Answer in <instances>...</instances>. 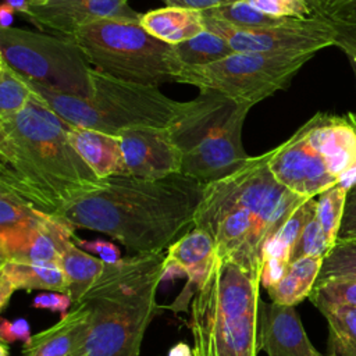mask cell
<instances>
[{
  "instance_id": "1",
  "label": "cell",
  "mask_w": 356,
  "mask_h": 356,
  "mask_svg": "<svg viewBox=\"0 0 356 356\" xmlns=\"http://www.w3.org/2000/svg\"><path fill=\"white\" fill-rule=\"evenodd\" d=\"M70 127L38 93L15 117L0 121V188L54 217L103 188L106 179L70 145Z\"/></svg>"
},
{
  "instance_id": "2",
  "label": "cell",
  "mask_w": 356,
  "mask_h": 356,
  "mask_svg": "<svg viewBox=\"0 0 356 356\" xmlns=\"http://www.w3.org/2000/svg\"><path fill=\"white\" fill-rule=\"evenodd\" d=\"M203 184L184 174L160 179L111 177L60 218L118 241L129 254L160 253L193 227Z\"/></svg>"
},
{
  "instance_id": "3",
  "label": "cell",
  "mask_w": 356,
  "mask_h": 356,
  "mask_svg": "<svg viewBox=\"0 0 356 356\" xmlns=\"http://www.w3.org/2000/svg\"><path fill=\"white\" fill-rule=\"evenodd\" d=\"M164 257L163 252L129 254L106 263L78 300L89 310L88 356H140L145 332L159 309Z\"/></svg>"
},
{
  "instance_id": "4",
  "label": "cell",
  "mask_w": 356,
  "mask_h": 356,
  "mask_svg": "<svg viewBox=\"0 0 356 356\" xmlns=\"http://www.w3.org/2000/svg\"><path fill=\"white\" fill-rule=\"evenodd\" d=\"M260 281V275L216 256L192 300L193 356H259Z\"/></svg>"
},
{
  "instance_id": "5",
  "label": "cell",
  "mask_w": 356,
  "mask_h": 356,
  "mask_svg": "<svg viewBox=\"0 0 356 356\" xmlns=\"http://www.w3.org/2000/svg\"><path fill=\"white\" fill-rule=\"evenodd\" d=\"M92 95L83 99L28 82L67 124L115 136L127 129L171 128L189 108V102L172 100L157 86L121 81L96 70H92Z\"/></svg>"
},
{
  "instance_id": "6",
  "label": "cell",
  "mask_w": 356,
  "mask_h": 356,
  "mask_svg": "<svg viewBox=\"0 0 356 356\" xmlns=\"http://www.w3.org/2000/svg\"><path fill=\"white\" fill-rule=\"evenodd\" d=\"M250 108L216 92H200L189 100L188 111L168 128L184 156L181 174L206 185L246 164L250 156L242 145V129Z\"/></svg>"
},
{
  "instance_id": "7",
  "label": "cell",
  "mask_w": 356,
  "mask_h": 356,
  "mask_svg": "<svg viewBox=\"0 0 356 356\" xmlns=\"http://www.w3.org/2000/svg\"><path fill=\"white\" fill-rule=\"evenodd\" d=\"M71 40L93 70L132 83L159 88L175 82L184 67L175 47L150 35L140 21L100 19L81 28Z\"/></svg>"
},
{
  "instance_id": "8",
  "label": "cell",
  "mask_w": 356,
  "mask_h": 356,
  "mask_svg": "<svg viewBox=\"0 0 356 356\" xmlns=\"http://www.w3.org/2000/svg\"><path fill=\"white\" fill-rule=\"evenodd\" d=\"M316 53L264 51L232 53L207 65H184L175 82L200 92H216L238 104L256 103L285 89Z\"/></svg>"
},
{
  "instance_id": "9",
  "label": "cell",
  "mask_w": 356,
  "mask_h": 356,
  "mask_svg": "<svg viewBox=\"0 0 356 356\" xmlns=\"http://www.w3.org/2000/svg\"><path fill=\"white\" fill-rule=\"evenodd\" d=\"M0 60L28 82L53 92L83 99L93 92V68L71 39L0 28Z\"/></svg>"
},
{
  "instance_id": "10",
  "label": "cell",
  "mask_w": 356,
  "mask_h": 356,
  "mask_svg": "<svg viewBox=\"0 0 356 356\" xmlns=\"http://www.w3.org/2000/svg\"><path fill=\"white\" fill-rule=\"evenodd\" d=\"M206 31L221 36L238 53H317L337 44V31L317 17L289 18L277 26H239L203 13Z\"/></svg>"
},
{
  "instance_id": "11",
  "label": "cell",
  "mask_w": 356,
  "mask_h": 356,
  "mask_svg": "<svg viewBox=\"0 0 356 356\" xmlns=\"http://www.w3.org/2000/svg\"><path fill=\"white\" fill-rule=\"evenodd\" d=\"M268 167L280 184L307 199L338 184L317 145L312 120L271 150Z\"/></svg>"
},
{
  "instance_id": "12",
  "label": "cell",
  "mask_w": 356,
  "mask_h": 356,
  "mask_svg": "<svg viewBox=\"0 0 356 356\" xmlns=\"http://www.w3.org/2000/svg\"><path fill=\"white\" fill-rule=\"evenodd\" d=\"M129 0H51L31 3L26 15L36 26L56 36L71 39L81 28L106 18L140 21L142 14L128 6Z\"/></svg>"
},
{
  "instance_id": "13",
  "label": "cell",
  "mask_w": 356,
  "mask_h": 356,
  "mask_svg": "<svg viewBox=\"0 0 356 356\" xmlns=\"http://www.w3.org/2000/svg\"><path fill=\"white\" fill-rule=\"evenodd\" d=\"M131 177L160 179L182 171V152L168 128L127 129L118 135Z\"/></svg>"
},
{
  "instance_id": "14",
  "label": "cell",
  "mask_w": 356,
  "mask_h": 356,
  "mask_svg": "<svg viewBox=\"0 0 356 356\" xmlns=\"http://www.w3.org/2000/svg\"><path fill=\"white\" fill-rule=\"evenodd\" d=\"M257 338L267 356H325L310 342L295 306L260 300Z\"/></svg>"
},
{
  "instance_id": "15",
  "label": "cell",
  "mask_w": 356,
  "mask_h": 356,
  "mask_svg": "<svg viewBox=\"0 0 356 356\" xmlns=\"http://www.w3.org/2000/svg\"><path fill=\"white\" fill-rule=\"evenodd\" d=\"M314 138L331 174L348 191L356 184V129L348 117L317 113L312 118Z\"/></svg>"
},
{
  "instance_id": "16",
  "label": "cell",
  "mask_w": 356,
  "mask_h": 356,
  "mask_svg": "<svg viewBox=\"0 0 356 356\" xmlns=\"http://www.w3.org/2000/svg\"><path fill=\"white\" fill-rule=\"evenodd\" d=\"M90 324L85 303H74L51 327L33 334L21 356H88Z\"/></svg>"
},
{
  "instance_id": "17",
  "label": "cell",
  "mask_w": 356,
  "mask_h": 356,
  "mask_svg": "<svg viewBox=\"0 0 356 356\" xmlns=\"http://www.w3.org/2000/svg\"><path fill=\"white\" fill-rule=\"evenodd\" d=\"M216 260V243L209 232L202 228L192 227L186 234L178 238L167 248L164 257L163 281L175 275H185L188 285L179 296L181 300L188 295L189 289H196L209 275Z\"/></svg>"
},
{
  "instance_id": "18",
  "label": "cell",
  "mask_w": 356,
  "mask_h": 356,
  "mask_svg": "<svg viewBox=\"0 0 356 356\" xmlns=\"http://www.w3.org/2000/svg\"><path fill=\"white\" fill-rule=\"evenodd\" d=\"M47 217L15 193L0 188V261L19 252Z\"/></svg>"
},
{
  "instance_id": "19",
  "label": "cell",
  "mask_w": 356,
  "mask_h": 356,
  "mask_svg": "<svg viewBox=\"0 0 356 356\" xmlns=\"http://www.w3.org/2000/svg\"><path fill=\"white\" fill-rule=\"evenodd\" d=\"M68 142L97 178L129 175L118 136L71 125Z\"/></svg>"
},
{
  "instance_id": "20",
  "label": "cell",
  "mask_w": 356,
  "mask_h": 356,
  "mask_svg": "<svg viewBox=\"0 0 356 356\" xmlns=\"http://www.w3.org/2000/svg\"><path fill=\"white\" fill-rule=\"evenodd\" d=\"M33 289L67 293L63 268L56 264L0 261V310H4L15 291Z\"/></svg>"
},
{
  "instance_id": "21",
  "label": "cell",
  "mask_w": 356,
  "mask_h": 356,
  "mask_svg": "<svg viewBox=\"0 0 356 356\" xmlns=\"http://www.w3.org/2000/svg\"><path fill=\"white\" fill-rule=\"evenodd\" d=\"M74 232L75 228L68 221L60 217L49 216L29 242L6 261L56 264L61 267L64 250L74 239Z\"/></svg>"
},
{
  "instance_id": "22",
  "label": "cell",
  "mask_w": 356,
  "mask_h": 356,
  "mask_svg": "<svg viewBox=\"0 0 356 356\" xmlns=\"http://www.w3.org/2000/svg\"><path fill=\"white\" fill-rule=\"evenodd\" d=\"M140 25L154 38L172 46L186 42L206 29L203 11L172 6L142 14Z\"/></svg>"
},
{
  "instance_id": "23",
  "label": "cell",
  "mask_w": 356,
  "mask_h": 356,
  "mask_svg": "<svg viewBox=\"0 0 356 356\" xmlns=\"http://www.w3.org/2000/svg\"><path fill=\"white\" fill-rule=\"evenodd\" d=\"M324 257L305 256L289 263L286 274L267 289L273 303L296 306L309 298L318 278Z\"/></svg>"
},
{
  "instance_id": "24",
  "label": "cell",
  "mask_w": 356,
  "mask_h": 356,
  "mask_svg": "<svg viewBox=\"0 0 356 356\" xmlns=\"http://www.w3.org/2000/svg\"><path fill=\"white\" fill-rule=\"evenodd\" d=\"M104 266L106 263L103 260L93 257L90 253L76 246L74 239L67 245L61 268L67 280V295L72 299V305L83 296L88 288L102 274Z\"/></svg>"
},
{
  "instance_id": "25",
  "label": "cell",
  "mask_w": 356,
  "mask_h": 356,
  "mask_svg": "<svg viewBox=\"0 0 356 356\" xmlns=\"http://www.w3.org/2000/svg\"><path fill=\"white\" fill-rule=\"evenodd\" d=\"M314 306L328 324L327 356H356V307L331 303Z\"/></svg>"
},
{
  "instance_id": "26",
  "label": "cell",
  "mask_w": 356,
  "mask_h": 356,
  "mask_svg": "<svg viewBox=\"0 0 356 356\" xmlns=\"http://www.w3.org/2000/svg\"><path fill=\"white\" fill-rule=\"evenodd\" d=\"M317 209V199H306L299 204L288 220L281 225L275 235L266 243L263 252V261L267 257H277L291 263L293 248L302 235L306 224L313 218Z\"/></svg>"
},
{
  "instance_id": "27",
  "label": "cell",
  "mask_w": 356,
  "mask_h": 356,
  "mask_svg": "<svg viewBox=\"0 0 356 356\" xmlns=\"http://www.w3.org/2000/svg\"><path fill=\"white\" fill-rule=\"evenodd\" d=\"M174 47L184 65H207L235 53L227 40L206 29Z\"/></svg>"
},
{
  "instance_id": "28",
  "label": "cell",
  "mask_w": 356,
  "mask_h": 356,
  "mask_svg": "<svg viewBox=\"0 0 356 356\" xmlns=\"http://www.w3.org/2000/svg\"><path fill=\"white\" fill-rule=\"evenodd\" d=\"M28 82L0 60V121L15 117L33 96Z\"/></svg>"
},
{
  "instance_id": "29",
  "label": "cell",
  "mask_w": 356,
  "mask_h": 356,
  "mask_svg": "<svg viewBox=\"0 0 356 356\" xmlns=\"http://www.w3.org/2000/svg\"><path fill=\"white\" fill-rule=\"evenodd\" d=\"M348 189L339 184L325 189L317 196L316 217L324 231V235L331 246H335L338 241V234L345 211Z\"/></svg>"
},
{
  "instance_id": "30",
  "label": "cell",
  "mask_w": 356,
  "mask_h": 356,
  "mask_svg": "<svg viewBox=\"0 0 356 356\" xmlns=\"http://www.w3.org/2000/svg\"><path fill=\"white\" fill-rule=\"evenodd\" d=\"M330 278L356 280V239L337 241L335 246L324 257L316 282Z\"/></svg>"
},
{
  "instance_id": "31",
  "label": "cell",
  "mask_w": 356,
  "mask_h": 356,
  "mask_svg": "<svg viewBox=\"0 0 356 356\" xmlns=\"http://www.w3.org/2000/svg\"><path fill=\"white\" fill-rule=\"evenodd\" d=\"M209 15L221 18L229 24L239 26H277L288 21L289 18H275L253 8L246 0L203 11Z\"/></svg>"
},
{
  "instance_id": "32",
  "label": "cell",
  "mask_w": 356,
  "mask_h": 356,
  "mask_svg": "<svg viewBox=\"0 0 356 356\" xmlns=\"http://www.w3.org/2000/svg\"><path fill=\"white\" fill-rule=\"evenodd\" d=\"M313 305L331 303L356 307V280L330 278L316 282L310 296Z\"/></svg>"
},
{
  "instance_id": "33",
  "label": "cell",
  "mask_w": 356,
  "mask_h": 356,
  "mask_svg": "<svg viewBox=\"0 0 356 356\" xmlns=\"http://www.w3.org/2000/svg\"><path fill=\"white\" fill-rule=\"evenodd\" d=\"M330 250H331V246H330V243L324 235V231L314 214L313 218L306 224L305 229L302 231V235L299 236V239L293 248L291 261L305 257V256L325 257Z\"/></svg>"
},
{
  "instance_id": "34",
  "label": "cell",
  "mask_w": 356,
  "mask_h": 356,
  "mask_svg": "<svg viewBox=\"0 0 356 356\" xmlns=\"http://www.w3.org/2000/svg\"><path fill=\"white\" fill-rule=\"evenodd\" d=\"M253 8L275 18H309L312 11L306 0H246Z\"/></svg>"
},
{
  "instance_id": "35",
  "label": "cell",
  "mask_w": 356,
  "mask_h": 356,
  "mask_svg": "<svg viewBox=\"0 0 356 356\" xmlns=\"http://www.w3.org/2000/svg\"><path fill=\"white\" fill-rule=\"evenodd\" d=\"M312 15L328 24L341 22L356 14V0H306Z\"/></svg>"
},
{
  "instance_id": "36",
  "label": "cell",
  "mask_w": 356,
  "mask_h": 356,
  "mask_svg": "<svg viewBox=\"0 0 356 356\" xmlns=\"http://www.w3.org/2000/svg\"><path fill=\"white\" fill-rule=\"evenodd\" d=\"M74 242L76 243V246H79L85 252L99 256V259L103 260L104 263H117L118 260L122 259L121 252L117 248V245H114L110 241H104V239L86 241V239L74 236Z\"/></svg>"
},
{
  "instance_id": "37",
  "label": "cell",
  "mask_w": 356,
  "mask_h": 356,
  "mask_svg": "<svg viewBox=\"0 0 356 356\" xmlns=\"http://www.w3.org/2000/svg\"><path fill=\"white\" fill-rule=\"evenodd\" d=\"M356 239V184L348 191L338 241Z\"/></svg>"
},
{
  "instance_id": "38",
  "label": "cell",
  "mask_w": 356,
  "mask_h": 356,
  "mask_svg": "<svg viewBox=\"0 0 356 356\" xmlns=\"http://www.w3.org/2000/svg\"><path fill=\"white\" fill-rule=\"evenodd\" d=\"M32 306L35 309H44L64 316L68 309L72 307V299L70 295L61 292H43L35 296Z\"/></svg>"
},
{
  "instance_id": "39",
  "label": "cell",
  "mask_w": 356,
  "mask_h": 356,
  "mask_svg": "<svg viewBox=\"0 0 356 356\" xmlns=\"http://www.w3.org/2000/svg\"><path fill=\"white\" fill-rule=\"evenodd\" d=\"M31 328L25 318H17V320H6L1 318L0 323V342L11 343L15 341H22L24 343L31 339Z\"/></svg>"
},
{
  "instance_id": "40",
  "label": "cell",
  "mask_w": 356,
  "mask_h": 356,
  "mask_svg": "<svg viewBox=\"0 0 356 356\" xmlns=\"http://www.w3.org/2000/svg\"><path fill=\"white\" fill-rule=\"evenodd\" d=\"M161 1L165 3V6L197 10V11H207V10H213V8H218V7H224V6L236 3L239 0H161Z\"/></svg>"
},
{
  "instance_id": "41",
  "label": "cell",
  "mask_w": 356,
  "mask_h": 356,
  "mask_svg": "<svg viewBox=\"0 0 356 356\" xmlns=\"http://www.w3.org/2000/svg\"><path fill=\"white\" fill-rule=\"evenodd\" d=\"M330 25L337 31V40H345L356 46V14L348 17L341 22H332Z\"/></svg>"
},
{
  "instance_id": "42",
  "label": "cell",
  "mask_w": 356,
  "mask_h": 356,
  "mask_svg": "<svg viewBox=\"0 0 356 356\" xmlns=\"http://www.w3.org/2000/svg\"><path fill=\"white\" fill-rule=\"evenodd\" d=\"M335 46L341 47L343 50V53L346 54V57L349 60V64H350V67L355 72V78H356V46L349 43V42H345V40H337ZM346 117L356 129V113H349V114H346Z\"/></svg>"
},
{
  "instance_id": "43",
  "label": "cell",
  "mask_w": 356,
  "mask_h": 356,
  "mask_svg": "<svg viewBox=\"0 0 356 356\" xmlns=\"http://www.w3.org/2000/svg\"><path fill=\"white\" fill-rule=\"evenodd\" d=\"M4 4L11 7L15 13L24 14L25 17L29 14L31 10V0H3Z\"/></svg>"
},
{
  "instance_id": "44",
  "label": "cell",
  "mask_w": 356,
  "mask_h": 356,
  "mask_svg": "<svg viewBox=\"0 0 356 356\" xmlns=\"http://www.w3.org/2000/svg\"><path fill=\"white\" fill-rule=\"evenodd\" d=\"M14 10L7 4L0 6V28H10L14 21Z\"/></svg>"
},
{
  "instance_id": "45",
  "label": "cell",
  "mask_w": 356,
  "mask_h": 356,
  "mask_svg": "<svg viewBox=\"0 0 356 356\" xmlns=\"http://www.w3.org/2000/svg\"><path fill=\"white\" fill-rule=\"evenodd\" d=\"M167 356H193V349H191L185 342H178L168 350Z\"/></svg>"
},
{
  "instance_id": "46",
  "label": "cell",
  "mask_w": 356,
  "mask_h": 356,
  "mask_svg": "<svg viewBox=\"0 0 356 356\" xmlns=\"http://www.w3.org/2000/svg\"><path fill=\"white\" fill-rule=\"evenodd\" d=\"M0 356H10L8 345L4 342H0Z\"/></svg>"
},
{
  "instance_id": "47",
  "label": "cell",
  "mask_w": 356,
  "mask_h": 356,
  "mask_svg": "<svg viewBox=\"0 0 356 356\" xmlns=\"http://www.w3.org/2000/svg\"><path fill=\"white\" fill-rule=\"evenodd\" d=\"M49 1H51V0H31V3H35V4H46Z\"/></svg>"
},
{
  "instance_id": "48",
  "label": "cell",
  "mask_w": 356,
  "mask_h": 356,
  "mask_svg": "<svg viewBox=\"0 0 356 356\" xmlns=\"http://www.w3.org/2000/svg\"><path fill=\"white\" fill-rule=\"evenodd\" d=\"M325 356H327V355H325Z\"/></svg>"
}]
</instances>
